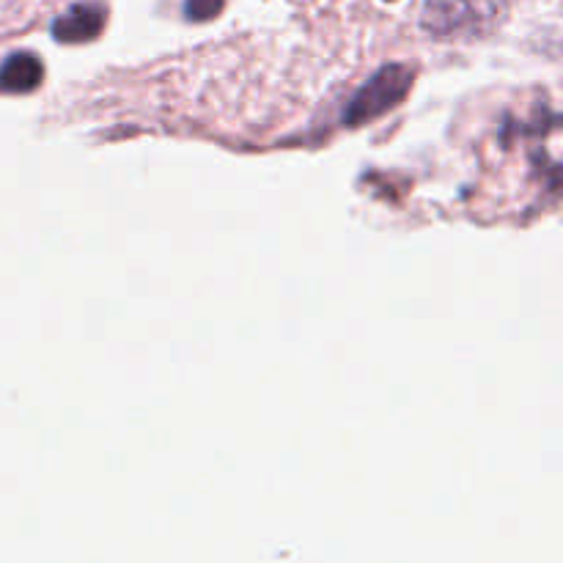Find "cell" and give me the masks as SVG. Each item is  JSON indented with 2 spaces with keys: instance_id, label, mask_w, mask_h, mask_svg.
<instances>
[{
  "instance_id": "obj_1",
  "label": "cell",
  "mask_w": 563,
  "mask_h": 563,
  "mask_svg": "<svg viewBox=\"0 0 563 563\" xmlns=\"http://www.w3.org/2000/svg\"><path fill=\"white\" fill-rule=\"evenodd\" d=\"M498 0H427L423 31L432 36H478L498 22Z\"/></svg>"
},
{
  "instance_id": "obj_2",
  "label": "cell",
  "mask_w": 563,
  "mask_h": 563,
  "mask_svg": "<svg viewBox=\"0 0 563 563\" xmlns=\"http://www.w3.org/2000/svg\"><path fill=\"white\" fill-rule=\"evenodd\" d=\"M412 77L416 71L405 64H388L372 75L366 80V86L357 88L355 97L350 99V108H346L344 121L350 126L368 124V121L379 119L383 113L394 110L401 99L407 97L412 86Z\"/></svg>"
},
{
  "instance_id": "obj_3",
  "label": "cell",
  "mask_w": 563,
  "mask_h": 563,
  "mask_svg": "<svg viewBox=\"0 0 563 563\" xmlns=\"http://www.w3.org/2000/svg\"><path fill=\"white\" fill-rule=\"evenodd\" d=\"M104 16H108L104 5L75 3L53 22V36L64 44L91 42V38H97L102 33Z\"/></svg>"
},
{
  "instance_id": "obj_4",
  "label": "cell",
  "mask_w": 563,
  "mask_h": 563,
  "mask_svg": "<svg viewBox=\"0 0 563 563\" xmlns=\"http://www.w3.org/2000/svg\"><path fill=\"white\" fill-rule=\"evenodd\" d=\"M44 80V64L33 53H14L0 64V91L27 93L36 91Z\"/></svg>"
},
{
  "instance_id": "obj_5",
  "label": "cell",
  "mask_w": 563,
  "mask_h": 563,
  "mask_svg": "<svg viewBox=\"0 0 563 563\" xmlns=\"http://www.w3.org/2000/svg\"><path fill=\"white\" fill-rule=\"evenodd\" d=\"M223 11V0H185V14L192 22H207Z\"/></svg>"
}]
</instances>
